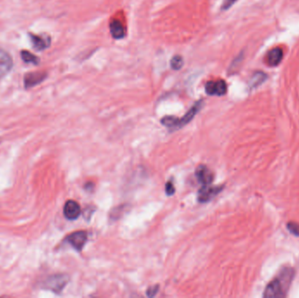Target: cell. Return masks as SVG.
<instances>
[{
    "label": "cell",
    "instance_id": "1",
    "mask_svg": "<svg viewBox=\"0 0 299 298\" xmlns=\"http://www.w3.org/2000/svg\"><path fill=\"white\" fill-rule=\"evenodd\" d=\"M293 276L294 269L289 268L283 269L280 272L279 275L272 280L265 288L264 298H284L287 295Z\"/></svg>",
    "mask_w": 299,
    "mask_h": 298
},
{
    "label": "cell",
    "instance_id": "2",
    "mask_svg": "<svg viewBox=\"0 0 299 298\" xmlns=\"http://www.w3.org/2000/svg\"><path fill=\"white\" fill-rule=\"evenodd\" d=\"M202 105H203V101L201 100V101L197 102L183 118L179 119L174 117H166L162 119V124H164L169 129H179L193 120V118L201 110Z\"/></svg>",
    "mask_w": 299,
    "mask_h": 298
},
{
    "label": "cell",
    "instance_id": "3",
    "mask_svg": "<svg viewBox=\"0 0 299 298\" xmlns=\"http://www.w3.org/2000/svg\"><path fill=\"white\" fill-rule=\"evenodd\" d=\"M67 282H68V278L66 275H54V276L49 277L46 281L45 288L47 290L54 291L55 293H59L67 285Z\"/></svg>",
    "mask_w": 299,
    "mask_h": 298
},
{
    "label": "cell",
    "instance_id": "4",
    "mask_svg": "<svg viewBox=\"0 0 299 298\" xmlns=\"http://www.w3.org/2000/svg\"><path fill=\"white\" fill-rule=\"evenodd\" d=\"M206 92L209 95H217V96H222L227 93L228 87L227 83L223 80H218V81H210L207 83L206 86Z\"/></svg>",
    "mask_w": 299,
    "mask_h": 298
},
{
    "label": "cell",
    "instance_id": "5",
    "mask_svg": "<svg viewBox=\"0 0 299 298\" xmlns=\"http://www.w3.org/2000/svg\"><path fill=\"white\" fill-rule=\"evenodd\" d=\"M88 236L86 232L77 231L67 236V241L76 250L81 251L86 243Z\"/></svg>",
    "mask_w": 299,
    "mask_h": 298
},
{
    "label": "cell",
    "instance_id": "6",
    "mask_svg": "<svg viewBox=\"0 0 299 298\" xmlns=\"http://www.w3.org/2000/svg\"><path fill=\"white\" fill-rule=\"evenodd\" d=\"M222 190V186H210V185H203V187L199 191L198 200L200 202H208L212 198L216 196Z\"/></svg>",
    "mask_w": 299,
    "mask_h": 298
},
{
    "label": "cell",
    "instance_id": "7",
    "mask_svg": "<svg viewBox=\"0 0 299 298\" xmlns=\"http://www.w3.org/2000/svg\"><path fill=\"white\" fill-rule=\"evenodd\" d=\"M63 212L67 220H75L81 215V207L75 200H68L64 206Z\"/></svg>",
    "mask_w": 299,
    "mask_h": 298
},
{
    "label": "cell",
    "instance_id": "8",
    "mask_svg": "<svg viewBox=\"0 0 299 298\" xmlns=\"http://www.w3.org/2000/svg\"><path fill=\"white\" fill-rule=\"evenodd\" d=\"M47 78V74L43 72H33L25 75L24 84L26 89H30L32 87L37 86L39 83H42Z\"/></svg>",
    "mask_w": 299,
    "mask_h": 298
},
{
    "label": "cell",
    "instance_id": "9",
    "mask_svg": "<svg viewBox=\"0 0 299 298\" xmlns=\"http://www.w3.org/2000/svg\"><path fill=\"white\" fill-rule=\"evenodd\" d=\"M12 65L13 62L11 55L0 48V77L7 75L12 69Z\"/></svg>",
    "mask_w": 299,
    "mask_h": 298
},
{
    "label": "cell",
    "instance_id": "10",
    "mask_svg": "<svg viewBox=\"0 0 299 298\" xmlns=\"http://www.w3.org/2000/svg\"><path fill=\"white\" fill-rule=\"evenodd\" d=\"M197 179L203 185H209L212 182V173L207 166L200 165L195 172Z\"/></svg>",
    "mask_w": 299,
    "mask_h": 298
},
{
    "label": "cell",
    "instance_id": "11",
    "mask_svg": "<svg viewBox=\"0 0 299 298\" xmlns=\"http://www.w3.org/2000/svg\"><path fill=\"white\" fill-rule=\"evenodd\" d=\"M283 58V49L279 47H275L268 53L266 55V62L270 67H275L282 61Z\"/></svg>",
    "mask_w": 299,
    "mask_h": 298
},
{
    "label": "cell",
    "instance_id": "12",
    "mask_svg": "<svg viewBox=\"0 0 299 298\" xmlns=\"http://www.w3.org/2000/svg\"><path fill=\"white\" fill-rule=\"evenodd\" d=\"M29 35H30L32 47H34L37 51H43L44 49H46L49 47V45H50L49 38L43 37V36L36 35V34H32V33H30Z\"/></svg>",
    "mask_w": 299,
    "mask_h": 298
},
{
    "label": "cell",
    "instance_id": "13",
    "mask_svg": "<svg viewBox=\"0 0 299 298\" xmlns=\"http://www.w3.org/2000/svg\"><path fill=\"white\" fill-rule=\"evenodd\" d=\"M110 32L116 39H122L125 35V29L118 20H113L110 25Z\"/></svg>",
    "mask_w": 299,
    "mask_h": 298
},
{
    "label": "cell",
    "instance_id": "14",
    "mask_svg": "<svg viewBox=\"0 0 299 298\" xmlns=\"http://www.w3.org/2000/svg\"><path fill=\"white\" fill-rule=\"evenodd\" d=\"M21 55V58L23 60L24 62L31 63L33 65H38L39 63V59L36 56V55L31 54V52L27 51V50H23L20 53Z\"/></svg>",
    "mask_w": 299,
    "mask_h": 298
},
{
    "label": "cell",
    "instance_id": "15",
    "mask_svg": "<svg viewBox=\"0 0 299 298\" xmlns=\"http://www.w3.org/2000/svg\"><path fill=\"white\" fill-rule=\"evenodd\" d=\"M184 65V60L180 55H175L173 56V59L171 60V67L173 70H179Z\"/></svg>",
    "mask_w": 299,
    "mask_h": 298
},
{
    "label": "cell",
    "instance_id": "16",
    "mask_svg": "<svg viewBox=\"0 0 299 298\" xmlns=\"http://www.w3.org/2000/svg\"><path fill=\"white\" fill-rule=\"evenodd\" d=\"M287 228L291 234H293L296 236H299V223L289 222L287 224Z\"/></svg>",
    "mask_w": 299,
    "mask_h": 298
},
{
    "label": "cell",
    "instance_id": "17",
    "mask_svg": "<svg viewBox=\"0 0 299 298\" xmlns=\"http://www.w3.org/2000/svg\"><path fill=\"white\" fill-rule=\"evenodd\" d=\"M165 192L167 195H173V193L175 192V188H174V185H173V182H168L167 184H165Z\"/></svg>",
    "mask_w": 299,
    "mask_h": 298
},
{
    "label": "cell",
    "instance_id": "18",
    "mask_svg": "<svg viewBox=\"0 0 299 298\" xmlns=\"http://www.w3.org/2000/svg\"><path fill=\"white\" fill-rule=\"evenodd\" d=\"M236 1L237 0H224L222 6H221V9L222 10H228V9L232 6L233 4L236 3Z\"/></svg>",
    "mask_w": 299,
    "mask_h": 298
},
{
    "label": "cell",
    "instance_id": "19",
    "mask_svg": "<svg viewBox=\"0 0 299 298\" xmlns=\"http://www.w3.org/2000/svg\"><path fill=\"white\" fill-rule=\"evenodd\" d=\"M157 289H158V287L157 286L154 287V290H152V289H150V290L151 291H148V292H147V295L150 296V297H152V296H154V295L157 293Z\"/></svg>",
    "mask_w": 299,
    "mask_h": 298
}]
</instances>
